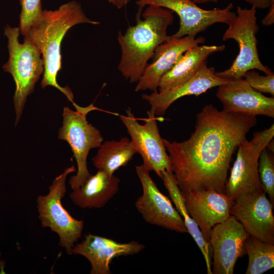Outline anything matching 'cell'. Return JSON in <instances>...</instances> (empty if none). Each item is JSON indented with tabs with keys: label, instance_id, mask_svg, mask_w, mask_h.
Returning <instances> with one entry per match:
<instances>
[{
	"label": "cell",
	"instance_id": "cell-1",
	"mask_svg": "<svg viewBox=\"0 0 274 274\" xmlns=\"http://www.w3.org/2000/svg\"><path fill=\"white\" fill-rule=\"evenodd\" d=\"M256 123L255 116L219 110L209 104L196 114L194 130L188 139H162L181 191L225 193L232 156Z\"/></svg>",
	"mask_w": 274,
	"mask_h": 274
},
{
	"label": "cell",
	"instance_id": "cell-2",
	"mask_svg": "<svg viewBox=\"0 0 274 274\" xmlns=\"http://www.w3.org/2000/svg\"><path fill=\"white\" fill-rule=\"evenodd\" d=\"M81 23L96 25L100 22L88 18L81 4L72 1L55 10H43L41 17L29 27L24 36L41 52L44 65L41 82L42 88L48 86L54 87L73 104L74 95L70 88L60 86L56 77L61 68L62 41L70 28Z\"/></svg>",
	"mask_w": 274,
	"mask_h": 274
},
{
	"label": "cell",
	"instance_id": "cell-3",
	"mask_svg": "<svg viewBox=\"0 0 274 274\" xmlns=\"http://www.w3.org/2000/svg\"><path fill=\"white\" fill-rule=\"evenodd\" d=\"M141 15L135 25L117 36L121 52L118 69L131 83L138 82L156 48L168 38L167 28L174 20L172 11L155 5L147 6Z\"/></svg>",
	"mask_w": 274,
	"mask_h": 274
},
{
	"label": "cell",
	"instance_id": "cell-4",
	"mask_svg": "<svg viewBox=\"0 0 274 274\" xmlns=\"http://www.w3.org/2000/svg\"><path fill=\"white\" fill-rule=\"evenodd\" d=\"M20 33L19 27L7 25L4 27L9 56L3 68L12 76L16 85L13 96L15 126L21 117L27 97L33 91L36 83L44 71L40 50L25 38L23 43H20Z\"/></svg>",
	"mask_w": 274,
	"mask_h": 274
},
{
	"label": "cell",
	"instance_id": "cell-5",
	"mask_svg": "<svg viewBox=\"0 0 274 274\" xmlns=\"http://www.w3.org/2000/svg\"><path fill=\"white\" fill-rule=\"evenodd\" d=\"M256 9H243L237 7V12L228 22V27L222 39L234 40L238 44L239 52L230 67L216 75L227 80H236L244 77L245 73L251 70H257L269 75L272 72L260 61L257 49L256 34L257 24Z\"/></svg>",
	"mask_w": 274,
	"mask_h": 274
},
{
	"label": "cell",
	"instance_id": "cell-6",
	"mask_svg": "<svg viewBox=\"0 0 274 274\" xmlns=\"http://www.w3.org/2000/svg\"><path fill=\"white\" fill-rule=\"evenodd\" d=\"M77 172L74 165L65 168L56 177L46 195L37 198L38 218L43 228H49L59 237L58 245L68 255L73 254L75 244L81 237L84 226L83 220L73 217L63 207L61 199L66 192L65 181L68 174Z\"/></svg>",
	"mask_w": 274,
	"mask_h": 274
},
{
	"label": "cell",
	"instance_id": "cell-7",
	"mask_svg": "<svg viewBox=\"0 0 274 274\" xmlns=\"http://www.w3.org/2000/svg\"><path fill=\"white\" fill-rule=\"evenodd\" d=\"M73 105L76 111L64 108L62 125L58 130V139L70 145L77 164V174L68 182L73 190L79 188L90 176L87 164L89 151L98 148L104 140L100 131L86 119L88 113L96 108L93 104L86 107L75 103Z\"/></svg>",
	"mask_w": 274,
	"mask_h": 274
},
{
	"label": "cell",
	"instance_id": "cell-8",
	"mask_svg": "<svg viewBox=\"0 0 274 274\" xmlns=\"http://www.w3.org/2000/svg\"><path fill=\"white\" fill-rule=\"evenodd\" d=\"M273 136L272 124L268 128L254 132L251 140L246 139L238 146L225 186V194L231 200L241 194L262 189L258 175L259 158Z\"/></svg>",
	"mask_w": 274,
	"mask_h": 274
},
{
	"label": "cell",
	"instance_id": "cell-9",
	"mask_svg": "<svg viewBox=\"0 0 274 274\" xmlns=\"http://www.w3.org/2000/svg\"><path fill=\"white\" fill-rule=\"evenodd\" d=\"M126 115H119L131 138V142L136 153L143 160V164L150 171H154L160 177L163 171L173 172L168 155L159 133L157 118L151 110L144 124L138 121L130 108Z\"/></svg>",
	"mask_w": 274,
	"mask_h": 274
},
{
	"label": "cell",
	"instance_id": "cell-10",
	"mask_svg": "<svg viewBox=\"0 0 274 274\" xmlns=\"http://www.w3.org/2000/svg\"><path fill=\"white\" fill-rule=\"evenodd\" d=\"M135 3L138 6V15H141L144 7L148 5L163 7L175 12L180 18V27L176 33L169 36L171 38L196 37L215 23L227 24L235 15L232 11V3L223 9L212 10L202 9L191 0H138Z\"/></svg>",
	"mask_w": 274,
	"mask_h": 274
},
{
	"label": "cell",
	"instance_id": "cell-11",
	"mask_svg": "<svg viewBox=\"0 0 274 274\" xmlns=\"http://www.w3.org/2000/svg\"><path fill=\"white\" fill-rule=\"evenodd\" d=\"M143 194L135 206L147 223L180 233L187 232L184 221L169 199L162 194L143 164L135 166Z\"/></svg>",
	"mask_w": 274,
	"mask_h": 274
},
{
	"label": "cell",
	"instance_id": "cell-12",
	"mask_svg": "<svg viewBox=\"0 0 274 274\" xmlns=\"http://www.w3.org/2000/svg\"><path fill=\"white\" fill-rule=\"evenodd\" d=\"M273 206L262 189L255 190L241 194L233 200L230 214L249 235L274 244Z\"/></svg>",
	"mask_w": 274,
	"mask_h": 274
},
{
	"label": "cell",
	"instance_id": "cell-13",
	"mask_svg": "<svg viewBox=\"0 0 274 274\" xmlns=\"http://www.w3.org/2000/svg\"><path fill=\"white\" fill-rule=\"evenodd\" d=\"M242 224L230 215L212 229L211 248L212 274H232L238 258L246 254L245 243L249 236Z\"/></svg>",
	"mask_w": 274,
	"mask_h": 274
},
{
	"label": "cell",
	"instance_id": "cell-14",
	"mask_svg": "<svg viewBox=\"0 0 274 274\" xmlns=\"http://www.w3.org/2000/svg\"><path fill=\"white\" fill-rule=\"evenodd\" d=\"M186 209L209 242L211 231L230 216L232 203L225 193L213 190L181 191Z\"/></svg>",
	"mask_w": 274,
	"mask_h": 274
},
{
	"label": "cell",
	"instance_id": "cell-15",
	"mask_svg": "<svg viewBox=\"0 0 274 274\" xmlns=\"http://www.w3.org/2000/svg\"><path fill=\"white\" fill-rule=\"evenodd\" d=\"M216 95L226 112L274 117V97H267L255 90L245 79L228 80L218 86Z\"/></svg>",
	"mask_w": 274,
	"mask_h": 274
},
{
	"label": "cell",
	"instance_id": "cell-16",
	"mask_svg": "<svg viewBox=\"0 0 274 274\" xmlns=\"http://www.w3.org/2000/svg\"><path fill=\"white\" fill-rule=\"evenodd\" d=\"M205 38L186 36L182 38H168L156 49L152 58L135 88L139 92L158 90L162 78L174 66L181 56L188 49L203 44Z\"/></svg>",
	"mask_w": 274,
	"mask_h": 274
},
{
	"label": "cell",
	"instance_id": "cell-17",
	"mask_svg": "<svg viewBox=\"0 0 274 274\" xmlns=\"http://www.w3.org/2000/svg\"><path fill=\"white\" fill-rule=\"evenodd\" d=\"M145 246L136 241L120 243L115 241L91 233L75 245L73 254L85 257L91 265V274H110V263L115 258L139 253Z\"/></svg>",
	"mask_w": 274,
	"mask_h": 274
},
{
	"label": "cell",
	"instance_id": "cell-18",
	"mask_svg": "<svg viewBox=\"0 0 274 274\" xmlns=\"http://www.w3.org/2000/svg\"><path fill=\"white\" fill-rule=\"evenodd\" d=\"M228 80L216 75L213 67H209L205 62L197 73L190 79L168 89L144 94L142 99L151 106V110L155 115L163 116L168 108L179 98L187 95H198L215 87L225 84Z\"/></svg>",
	"mask_w": 274,
	"mask_h": 274
},
{
	"label": "cell",
	"instance_id": "cell-19",
	"mask_svg": "<svg viewBox=\"0 0 274 274\" xmlns=\"http://www.w3.org/2000/svg\"><path fill=\"white\" fill-rule=\"evenodd\" d=\"M120 179L98 170L90 176L78 188L73 190L70 198L82 209L103 208L118 192Z\"/></svg>",
	"mask_w": 274,
	"mask_h": 274
},
{
	"label": "cell",
	"instance_id": "cell-20",
	"mask_svg": "<svg viewBox=\"0 0 274 274\" xmlns=\"http://www.w3.org/2000/svg\"><path fill=\"white\" fill-rule=\"evenodd\" d=\"M224 45H197L187 50L174 66L162 78L158 90H164L178 86L191 78L207 62L211 54L223 51Z\"/></svg>",
	"mask_w": 274,
	"mask_h": 274
},
{
	"label": "cell",
	"instance_id": "cell-21",
	"mask_svg": "<svg viewBox=\"0 0 274 274\" xmlns=\"http://www.w3.org/2000/svg\"><path fill=\"white\" fill-rule=\"evenodd\" d=\"M160 178L167 190L171 199L176 206L175 208L182 218L187 232L193 238L203 256L207 273L212 274L211 251L209 242L204 238L197 224L188 213L181 190L173 172L163 171L161 173Z\"/></svg>",
	"mask_w": 274,
	"mask_h": 274
},
{
	"label": "cell",
	"instance_id": "cell-22",
	"mask_svg": "<svg viewBox=\"0 0 274 274\" xmlns=\"http://www.w3.org/2000/svg\"><path fill=\"white\" fill-rule=\"evenodd\" d=\"M136 153L131 141L123 137L118 141L102 142L92 161L98 170L112 175L120 167L126 166Z\"/></svg>",
	"mask_w": 274,
	"mask_h": 274
},
{
	"label": "cell",
	"instance_id": "cell-23",
	"mask_svg": "<svg viewBox=\"0 0 274 274\" xmlns=\"http://www.w3.org/2000/svg\"><path fill=\"white\" fill-rule=\"evenodd\" d=\"M245 250L249 258L246 274H261L273 268V244L249 235Z\"/></svg>",
	"mask_w": 274,
	"mask_h": 274
},
{
	"label": "cell",
	"instance_id": "cell-24",
	"mask_svg": "<svg viewBox=\"0 0 274 274\" xmlns=\"http://www.w3.org/2000/svg\"><path fill=\"white\" fill-rule=\"evenodd\" d=\"M266 148L261 152L258 161V175L262 190L274 203V158Z\"/></svg>",
	"mask_w": 274,
	"mask_h": 274
},
{
	"label": "cell",
	"instance_id": "cell-25",
	"mask_svg": "<svg viewBox=\"0 0 274 274\" xmlns=\"http://www.w3.org/2000/svg\"><path fill=\"white\" fill-rule=\"evenodd\" d=\"M21 7L19 16L20 34L25 36L29 27L41 17V0H19Z\"/></svg>",
	"mask_w": 274,
	"mask_h": 274
},
{
	"label": "cell",
	"instance_id": "cell-26",
	"mask_svg": "<svg viewBox=\"0 0 274 274\" xmlns=\"http://www.w3.org/2000/svg\"><path fill=\"white\" fill-rule=\"evenodd\" d=\"M245 80L255 90L274 95V74L260 75L255 70L247 71L244 76Z\"/></svg>",
	"mask_w": 274,
	"mask_h": 274
},
{
	"label": "cell",
	"instance_id": "cell-27",
	"mask_svg": "<svg viewBox=\"0 0 274 274\" xmlns=\"http://www.w3.org/2000/svg\"><path fill=\"white\" fill-rule=\"evenodd\" d=\"M256 9H266L274 7V0H244Z\"/></svg>",
	"mask_w": 274,
	"mask_h": 274
},
{
	"label": "cell",
	"instance_id": "cell-28",
	"mask_svg": "<svg viewBox=\"0 0 274 274\" xmlns=\"http://www.w3.org/2000/svg\"><path fill=\"white\" fill-rule=\"evenodd\" d=\"M130 0H113L112 5L118 9H121L127 6Z\"/></svg>",
	"mask_w": 274,
	"mask_h": 274
},
{
	"label": "cell",
	"instance_id": "cell-29",
	"mask_svg": "<svg viewBox=\"0 0 274 274\" xmlns=\"http://www.w3.org/2000/svg\"><path fill=\"white\" fill-rule=\"evenodd\" d=\"M191 1H192L196 4H199L210 3V2L217 3L218 2V0H191Z\"/></svg>",
	"mask_w": 274,
	"mask_h": 274
},
{
	"label": "cell",
	"instance_id": "cell-30",
	"mask_svg": "<svg viewBox=\"0 0 274 274\" xmlns=\"http://www.w3.org/2000/svg\"><path fill=\"white\" fill-rule=\"evenodd\" d=\"M109 3L112 4L113 3V0H107Z\"/></svg>",
	"mask_w": 274,
	"mask_h": 274
}]
</instances>
